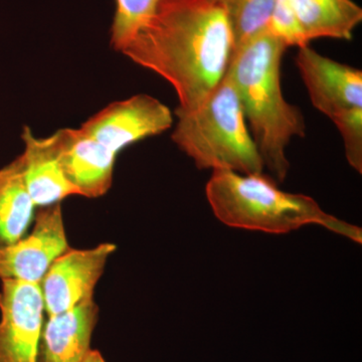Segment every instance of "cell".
<instances>
[{"label":"cell","mask_w":362,"mask_h":362,"mask_svg":"<svg viewBox=\"0 0 362 362\" xmlns=\"http://www.w3.org/2000/svg\"><path fill=\"white\" fill-rule=\"evenodd\" d=\"M293 11L305 45L323 37L350 40L362 21L354 0H293Z\"/></svg>","instance_id":"obj_13"},{"label":"cell","mask_w":362,"mask_h":362,"mask_svg":"<svg viewBox=\"0 0 362 362\" xmlns=\"http://www.w3.org/2000/svg\"><path fill=\"white\" fill-rule=\"evenodd\" d=\"M44 312L40 284L1 280L0 362H39Z\"/></svg>","instance_id":"obj_5"},{"label":"cell","mask_w":362,"mask_h":362,"mask_svg":"<svg viewBox=\"0 0 362 362\" xmlns=\"http://www.w3.org/2000/svg\"><path fill=\"white\" fill-rule=\"evenodd\" d=\"M206 194L216 218L232 228L282 235L316 225L362 242L361 228L325 213L308 195L284 192L263 173L214 170Z\"/></svg>","instance_id":"obj_3"},{"label":"cell","mask_w":362,"mask_h":362,"mask_svg":"<svg viewBox=\"0 0 362 362\" xmlns=\"http://www.w3.org/2000/svg\"><path fill=\"white\" fill-rule=\"evenodd\" d=\"M70 249L61 204L42 207L32 233L0 250V280L40 284L52 263Z\"/></svg>","instance_id":"obj_8"},{"label":"cell","mask_w":362,"mask_h":362,"mask_svg":"<svg viewBox=\"0 0 362 362\" xmlns=\"http://www.w3.org/2000/svg\"><path fill=\"white\" fill-rule=\"evenodd\" d=\"M162 0H115L111 45L121 52L153 18Z\"/></svg>","instance_id":"obj_16"},{"label":"cell","mask_w":362,"mask_h":362,"mask_svg":"<svg viewBox=\"0 0 362 362\" xmlns=\"http://www.w3.org/2000/svg\"><path fill=\"white\" fill-rule=\"evenodd\" d=\"M288 45L270 28L233 52L228 76L239 96L250 132L274 180L289 173L286 151L294 137H304L301 110L286 101L281 86V62Z\"/></svg>","instance_id":"obj_2"},{"label":"cell","mask_w":362,"mask_h":362,"mask_svg":"<svg viewBox=\"0 0 362 362\" xmlns=\"http://www.w3.org/2000/svg\"><path fill=\"white\" fill-rule=\"evenodd\" d=\"M160 76L190 111L220 84L233 52L230 23L211 0H162L156 14L121 51Z\"/></svg>","instance_id":"obj_1"},{"label":"cell","mask_w":362,"mask_h":362,"mask_svg":"<svg viewBox=\"0 0 362 362\" xmlns=\"http://www.w3.org/2000/svg\"><path fill=\"white\" fill-rule=\"evenodd\" d=\"M98 318L94 299L49 316L42 328L39 362H85Z\"/></svg>","instance_id":"obj_11"},{"label":"cell","mask_w":362,"mask_h":362,"mask_svg":"<svg viewBox=\"0 0 362 362\" xmlns=\"http://www.w3.org/2000/svg\"><path fill=\"white\" fill-rule=\"evenodd\" d=\"M21 139L25 143V150L20 156L23 177L35 206H52L71 195H80L66 180L49 136L35 137L25 126Z\"/></svg>","instance_id":"obj_12"},{"label":"cell","mask_w":362,"mask_h":362,"mask_svg":"<svg viewBox=\"0 0 362 362\" xmlns=\"http://www.w3.org/2000/svg\"><path fill=\"white\" fill-rule=\"evenodd\" d=\"M85 362H106L98 350H90L88 356L86 357Z\"/></svg>","instance_id":"obj_18"},{"label":"cell","mask_w":362,"mask_h":362,"mask_svg":"<svg viewBox=\"0 0 362 362\" xmlns=\"http://www.w3.org/2000/svg\"><path fill=\"white\" fill-rule=\"evenodd\" d=\"M270 30L284 40L288 47L305 45L293 11V0H275Z\"/></svg>","instance_id":"obj_17"},{"label":"cell","mask_w":362,"mask_h":362,"mask_svg":"<svg viewBox=\"0 0 362 362\" xmlns=\"http://www.w3.org/2000/svg\"><path fill=\"white\" fill-rule=\"evenodd\" d=\"M115 251V245L104 243L92 249H70L59 257L40 284L47 315L93 299L107 261Z\"/></svg>","instance_id":"obj_9"},{"label":"cell","mask_w":362,"mask_h":362,"mask_svg":"<svg viewBox=\"0 0 362 362\" xmlns=\"http://www.w3.org/2000/svg\"><path fill=\"white\" fill-rule=\"evenodd\" d=\"M173 142L199 169L263 173V159L247 128L242 105L228 74L194 110H175Z\"/></svg>","instance_id":"obj_4"},{"label":"cell","mask_w":362,"mask_h":362,"mask_svg":"<svg viewBox=\"0 0 362 362\" xmlns=\"http://www.w3.org/2000/svg\"><path fill=\"white\" fill-rule=\"evenodd\" d=\"M296 65L312 104L337 123L362 111V71L324 57L309 45L299 47Z\"/></svg>","instance_id":"obj_7"},{"label":"cell","mask_w":362,"mask_h":362,"mask_svg":"<svg viewBox=\"0 0 362 362\" xmlns=\"http://www.w3.org/2000/svg\"><path fill=\"white\" fill-rule=\"evenodd\" d=\"M66 180L83 197H102L110 189L117 154L82 128H64L49 136Z\"/></svg>","instance_id":"obj_10"},{"label":"cell","mask_w":362,"mask_h":362,"mask_svg":"<svg viewBox=\"0 0 362 362\" xmlns=\"http://www.w3.org/2000/svg\"><path fill=\"white\" fill-rule=\"evenodd\" d=\"M35 209L18 156L0 169V250L25 237Z\"/></svg>","instance_id":"obj_14"},{"label":"cell","mask_w":362,"mask_h":362,"mask_svg":"<svg viewBox=\"0 0 362 362\" xmlns=\"http://www.w3.org/2000/svg\"><path fill=\"white\" fill-rule=\"evenodd\" d=\"M170 109L156 98L136 95L108 105L81 126L114 153L173 126Z\"/></svg>","instance_id":"obj_6"},{"label":"cell","mask_w":362,"mask_h":362,"mask_svg":"<svg viewBox=\"0 0 362 362\" xmlns=\"http://www.w3.org/2000/svg\"><path fill=\"white\" fill-rule=\"evenodd\" d=\"M225 13L233 39V51L270 28L275 0H211Z\"/></svg>","instance_id":"obj_15"}]
</instances>
